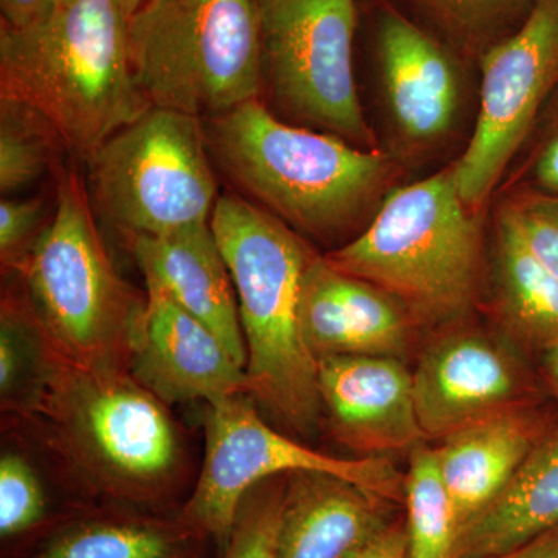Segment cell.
Here are the masks:
<instances>
[{"instance_id":"obj_1","label":"cell","mask_w":558,"mask_h":558,"mask_svg":"<svg viewBox=\"0 0 558 558\" xmlns=\"http://www.w3.org/2000/svg\"><path fill=\"white\" fill-rule=\"evenodd\" d=\"M2 411L3 427L43 451L65 486L86 497L156 506L186 478L185 442L167 403L130 371L64 357L44 332L35 384Z\"/></svg>"},{"instance_id":"obj_2","label":"cell","mask_w":558,"mask_h":558,"mask_svg":"<svg viewBox=\"0 0 558 558\" xmlns=\"http://www.w3.org/2000/svg\"><path fill=\"white\" fill-rule=\"evenodd\" d=\"M204 130L209 156L242 197L315 240L368 226L391 191L387 154L284 123L259 100L204 120Z\"/></svg>"},{"instance_id":"obj_3","label":"cell","mask_w":558,"mask_h":558,"mask_svg":"<svg viewBox=\"0 0 558 558\" xmlns=\"http://www.w3.org/2000/svg\"><path fill=\"white\" fill-rule=\"evenodd\" d=\"M0 98L36 110L84 160L140 119L153 105L132 72L120 0H60L32 27L2 24Z\"/></svg>"},{"instance_id":"obj_4","label":"cell","mask_w":558,"mask_h":558,"mask_svg":"<svg viewBox=\"0 0 558 558\" xmlns=\"http://www.w3.org/2000/svg\"><path fill=\"white\" fill-rule=\"evenodd\" d=\"M209 223L236 290L250 398L290 429L314 432L323 405L318 363L301 333L300 292L317 253L282 220L238 194L219 196Z\"/></svg>"},{"instance_id":"obj_5","label":"cell","mask_w":558,"mask_h":558,"mask_svg":"<svg viewBox=\"0 0 558 558\" xmlns=\"http://www.w3.org/2000/svg\"><path fill=\"white\" fill-rule=\"evenodd\" d=\"M325 258L384 290L417 325L450 323L478 295L483 229L450 167L389 191L368 226Z\"/></svg>"},{"instance_id":"obj_6","label":"cell","mask_w":558,"mask_h":558,"mask_svg":"<svg viewBox=\"0 0 558 558\" xmlns=\"http://www.w3.org/2000/svg\"><path fill=\"white\" fill-rule=\"evenodd\" d=\"M89 197L76 171L62 170L57 211L17 275L51 347L87 368L130 371L131 340L146 295L113 266Z\"/></svg>"},{"instance_id":"obj_7","label":"cell","mask_w":558,"mask_h":558,"mask_svg":"<svg viewBox=\"0 0 558 558\" xmlns=\"http://www.w3.org/2000/svg\"><path fill=\"white\" fill-rule=\"evenodd\" d=\"M132 72L157 108L199 120L258 100L255 0H148L130 20Z\"/></svg>"},{"instance_id":"obj_8","label":"cell","mask_w":558,"mask_h":558,"mask_svg":"<svg viewBox=\"0 0 558 558\" xmlns=\"http://www.w3.org/2000/svg\"><path fill=\"white\" fill-rule=\"evenodd\" d=\"M86 163L92 207L130 240L209 222L219 199L204 120L178 110L150 106Z\"/></svg>"},{"instance_id":"obj_9","label":"cell","mask_w":558,"mask_h":558,"mask_svg":"<svg viewBox=\"0 0 558 558\" xmlns=\"http://www.w3.org/2000/svg\"><path fill=\"white\" fill-rule=\"evenodd\" d=\"M295 472H325L403 506L405 475L379 457L343 459L303 446L271 428L248 395L208 405L205 457L179 517L220 549L229 545L242 499L263 481Z\"/></svg>"},{"instance_id":"obj_10","label":"cell","mask_w":558,"mask_h":558,"mask_svg":"<svg viewBox=\"0 0 558 558\" xmlns=\"http://www.w3.org/2000/svg\"><path fill=\"white\" fill-rule=\"evenodd\" d=\"M264 78L286 116L373 149L360 105L352 46L355 0H255Z\"/></svg>"},{"instance_id":"obj_11","label":"cell","mask_w":558,"mask_h":558,"mask_svg":"<svg viewBox=\"0 0 558 558\" xmlns=\"http://www.w3.org/2000/svg\"><path fill=\"white\" fill-rule=\"evenodd\" d=\"M481 105L453 170L459 196L478 213L521 148L558 81V0H535L527 16L481 57Z\"/></svg>"},{"instance_id":"obj_12","label":"cell","mask_w":558,"mask_h":558,"mask_svg":"<svg viewBox=\"0 0 558 558\" xmlns=\"http://www.w3.org/2000/svg\"><path fill=\"white\" fill-rule=\"evenodd\" d=\"M418 424L444 439L497 414L531 407L534 385L519 359L478 330L433 341L413 373Z\"/></svg>"},{"instance_id":"obj_13","label":"cell","mask_w":558,"mask_h":558,"mask_svg":"<svg viewBox=\"0 0 558 558\" xmlns=\"http://www.w3.org/2000/svg\"><path fill=\"white\" fill-rule=\"evenodd\" d=\"M131 340L130 373L167 405L248 395L247 371L199 319L154 281Z\"/></svg>"},{"instance_id":"obj_14","label":"cell","mask_w":558,"mask_h":558,"mask_svg":"<svg viewBox=\"0 0 558 558\" xmlns=\"http://www.w3.org/2000/svg\"><path fill=\"white\" fill-rule=\"evenodd\" d=\"M381 95L396 134L413 149L438 145L457 126L462 78L449 50L395 9L377 22Z\"/></svg>"},{"instance_id":"obj_15","label":"cell","mask_w":558,"mask_h":558,"mask_svg":"<svg viewBox=\"0 0 558 558\" xmlns=\"http://www.w3.org/2000/svg\"><path fill=\"white\" fill-rule=\"evenodd\" d=\"M323 414L339 442L368 457L411 450L425 438L413 373L395 357L318 360Z\"/></svg>"},{"instance_id":"obj_16","label":"cell","mask_w":558,"mask_h":558,"mask_svg":"<svg viewBox=\"0 0 558 558\" xmlns=\"http://www.w3.org/2000/svg\"><path fill=\"white\" fill-rule=\"evenodd\" d=\"M417 323L395 299L368 281L312 258L300 292V328L315 360L395 357L409 352Z\"/></svg>"},{"instance_id":"obj_17","label":"cell","mask_w":558,"mask_h":558,"mask_svg":"<svg viewBox=\"0 0 558 558\" xmlns=\"http://www.w3.org/2000/svg\"><path fill=\"white\" fill-rule=\"evenodd\" d=\"M398 505L325 472L286 478L275 558H355L398 521Z\"/></svg>"},{"instance_id":"obj_18","label":"cell","mask_w":558,"mask_h":558,"mask_svg":"<svg viewBox=\"0 0 558 558\" xmlns=\"http://www.w3.org/2000/svg\"><path fill=\"white\" fill-rule=\"evenodd\" d=\"M143 277L159 284L182 310L199 319L247 368L236 290L211 223H196L130 240Z\"/></svg>"},{"instance_id":"obj_19","label":"cell","mask_w":558,"mask_h":558,"mask_svg":"<svg viewBox=\"0 0 558 558\" xmlns=\"http://www.w3.org/2000/svg\"><path fill=\"white\" fill-rule=\"evenodd\" d=\"M553 427L523 407L451 433L436 450L459 534L508 487L538 440Z\"/></svg>"},{"instance_id":"obj_20","label":"cell","mask_w":558,"mask_h":558,"mask_svg":"<svg viewBox=\"0 0 558 558\" xmlns=\"http://www.w3.org/2000/svg\"><path fill=\"white\" fill-rule=\"evenodd\" d=\"M558 527V427L553 425L508 487L459 534L454 558H492Z\"/></svg>"},{"instance_id":"obj_21","label":"cell","mask_w":558,"mask_h":558,"mask_svg":"<svg viewBox=\"0 0 558 558\" xmlns=\"http://www.w3.org/2000/svg\"><path fill=\"white\" fill-rule=\"evenodd\" d=\"M490 306L499 325L520 347L539 354L558 347V275L498 218Z\"/></svg>"},{"instance_id":"obj_22","label":"cell","mask_w":558,"mask_h":558,"mask_svg":"<svg viewBox=\"0 0 558 558\" xmlns=\"http://www.w3.org/2000/svg\"><path fill=\"white\" fill-rule=\"evenodd\" d=\"M201 538L180 517L106 510L69 521L25 558H196Z\"/></svg>"},{"instance_id":"obj_23","label":"cell","mask_w":558,"mask_h":558,"mask_svg":"<svg viewBox=\"0 0 558 558\" xmlns=\"http://www.w3.org/2000/svg\"><path fill=\"white\" fill-rule=\"evenodd\" d=\"M405 529L409 558H454L459 524L436 450H410L405 475Z\"/></svg>"},{"instance_id":"obj_24","label":"cell","mask_w":558,"mask_h":558,"mask_svg":"<svg viewBox=\"0 0 558 558\" xmlns=\"http://www.w3.org/2000/svg\"><path fill=\"white\" fill-rule=\"evenodd\" d=\"M65 148L49 121L22 102L0 98V191L3 196L46 174Z\"/></svg>"},{"instance_id":"obj_25","label":"cell","mask_w":558,"mask_h":558,"mask_svg":"<svg viewBox=\"0 0 558 558\" xmlns=\"http://www.w3.org/2000/svg\"><path fill=\"white\" fill-rule=\"evenodd\" d=\"M462 49L484 53L521 24L535 0H413Z\"/></svg>"},{"instance_id":"obj_26","label":"cell","mask_w":558,"mask_h":558,"mask_svg":"<svg viewBox=\"0 0 558 558\" xmlns=\"http://www.w3.org/2000/svg\"><path fill=\"white\" fill-rule=\"evenodd\" d=\"M14 438L16 446L3 444L0 454V535L3 539L35 531L49 515L46 472L33 459L31 446L20 436L14 435Z\"/></svg>"},{"instance_id":"obj_27","label":"cell","mask_w":558,"mask_h":558,"mask_svg":"<svg viewBox=\"0 0 558 558\" xmlns=\"http://www.w3.org/2000/svg\"><path fill=\"white\" fill-rule=\"evenodd\" d=\"M43 332L22 295L3 296L0 311V398L2 410L20 402L39 373Z\"/></svg>"},{"instance_id":"obj_28","label":"cell","mask_w":558,"mask_h":558,"mask_svg":"<svg viewBox=\"0 0 558 558\" xmlns=\"http://www.w3.org/2000/svg\"><path fill=\"white\" fill-rule=\"evenodd\" d=\"M288 475L263 481L242 499L222 558H275V539Z\"/></svg>"},{"instance_id":"obj_29","label":"cell","mask_w":558,"mask_h":558,"mask_svg":"<svg viewBox=\"0 0 558 558\" xmlns=\"http://www.w3.org/2000/svg\"><path fill=\"white\" fill-rule=\"evenodd\" d=\"M497 218L505 220L535 256L558 275V196L519 191L502 202Z\"/></svg>"},{"instance_id":"obj_30","label":"cell","mask_w":558,"mask_h":558,"mask_svg":"<svg viewBox=\"0 0 558 558\" xmlns=\"http://www.w3.org/2000/svg\"><path fill=\"white\" fill-rule=\"evenodd\" d=\"M44 205L40 199H5L0 202V259L3 271H20L38 242Z\"/></svg>"},{"instance_id":"obj_31","label":"cell","mask_w":558,"mask_h":558,"mask_svg":"<svg viewBox=\"0 0 558 558\" xmlns=\"http://www.w3.org/2000/svg\"><path fill=\"white\" fill-rule=\"evenodd\" d=\"M2 24L27 28L46 20L54 9V0H0Z\"/></svg>"},{"instance_id":"obj_32","label":"cell","mask_w":558,"mask_h":558,"mask_svg":"<svg viewBox=\"0 0 558 558\" xmlns=\"http://www.w3.org/2000/svg\"><path fill=\"white\" fill-rule=\"evenodd\" d=\"M355 558H409L405 520H398Z\"/></svg>"},{"instance_id":"obj_33","label":"cell","mask_w":558,"mask_h":558,"mask_svg":"<svg viewBox=\"0 0 558 558\" xmlns=\"http://www.w3.org/2000/svg\"><path fill=\"white\" fill-rule=\"evenodd\" d=\"M534 175L543 190L558 194V128L539 150L534 165Z\"/></svg>"},{"instance_id":"obj_34","label":"cell","mask_w":558,"mask_h":558,"mask_svg":"<svg viewBox=\"0 0 558 558\" xmlns=\"http://www.w3.org/2000/svg\"><path fill=\"white\" fill-rule=\"evenodd\" d=\"M492 558H558V527L532 538L520 548Z\"/></svg>"},{"instance_id":"obj_35","label":"cell","mask_w":558,"mask_h":558,"mask_svg":"<svg viewBox=\"0 0 558 558\" xmlns=\"http://www.w3.org/2000/svg\"><path fill=\"white\" fill-rule=\"evenodd\" d=\"M542 373L546 387L558 402V347L542 354Z\"/></svg>"},{"instance_id":"obj_36","label":"cell","mask_w":558,"mask_h":558,"mask_svg":"<svg viewBox=\"0 0 558 558\" xmlns=\"http://www.w3.org/2000/svg\"><path fill=\"white\" fill-rule=\"evenodd\" d=\"M121 5H123L124 11H126L128 17L134 16L135 13L140 9H142L143 5H145L148 0H120Z\"/></svg>"},{"instance_id":"obj_37","label":"cell","mask_w":558,"mask_h":558,"mask_svg":"<svg viewBox=\"0 0 558 558\" xmlns=\"http://www.w3.org/2000/svg\"><path fill=\"white\" fill-rule=\"evenodd\" d=\"M60 2V0H54V3Z\"/></svg>"}]
</instances>
